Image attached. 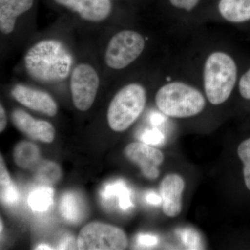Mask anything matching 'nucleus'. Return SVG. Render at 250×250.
<instances>
[{
	"instance_id": "obj_1",
	"label": "nucleus",
	"mask_w": 250,
	"mask_h": 250,
	"mask_svg": "<svg viewBox=\"0 0 250 250\" xmlns=\"http://www.w3.org/2000/svg\"><path fill=\"white\" fill-rule=\"evenodd\" d=\"M24 67L29 76L43 83L65 80L71 71L72 57L61 41L48 39L39 41L27 51Z\"/></svg>"
},
{
	"instance_id": "obj_2",
	"label": "nucleus",
	"mask_w": 250,
	"mask_h": 250,
	"mask_svg": "<svg viewBox=\"0 0 250 250\" xmlns=\"http://www.w3.org/2000/svg\"><path fill=\"white\" fill-rule=\"evenodd\" d=\"M203 79L205 94L209 103L222 104L229 98L236 85V62L225 52L210 54L204 66Z\"/></svg>"
},
{
	"instance_id": "obj_3",
	"label": "nucleus",
	"mask_w": 250,
	"mask_h": 250,
	"mask_svg": "<svg viewBox=\"0 0 250 250\" xmlns=\"http://www.w3.org/2000/svg\"><path fill=\"white\" fill-rule=\"evenodd\" d=\"M155 102L164 114L175 118L197 116L206 106L205 97L200 90L179 82L161 87L156 94Z\"/></svg>"
},
{
	"instance_id": "obj_4",
	"label": "nucleus",
	"mask_w": 250,
	"mask_h": 250,
	"mask_svg": "<svg viewBox=\"0 0 250 250\" xmlns=\"http://www.w3.org/2000/svg\"><path fill=\"white\" fill-rule=\"evenodd\" d=\"M147 93L137 83L125 85L112 99L108 106L107 121L110 128L122 132L134 124L146 106Z\"/></svg>"
},
{
	"instance_id": "obj_5",
	"label": "nucleus",
	"mask_w": 250,
	"mask_h": 250,
	"mask_svg": "<svg viewBox=\"0 0 250 250\" xmlns=\"http://www.w3.org/2000/svg\"><path fill=\"white\" fill-rule=\"evenodd\" d=\"M146 41L140 33L134 30H123L110 39L104 60L113 70H123L129 66L143 53Z\"/></svg>"
},
{
	"instance_id": "obj_6",
	"label": "nucleus",
	"mask_w": 250,
	"mask_h": 250,
	"mask_svg": "<svg viewBox=\"0 0 250 250\" xmlns=\"http://www.w3.org/2000/svg\"><path fill=\"white\" fill-rule=\"evenodd\" d=\"M128 238L121 228L93 222L81 229L77 248L81 250H121L126 249Z\"/></svg>"
},
{
	"instance_id": "obj_7",
	"label": "nucleus",
	"mask_w": 250,
	"mask_h": 250,
	"mask_svg": "<svg viewBox=\"0 0 250 250\" xmlns=\"http://www.w3.org/2000/svg\"><path fill=\"white\" fill-rule=\"evenodd\" d=\"M100 77L95 69L88 63H80L73 69L70 77L72 101L77 109L88 111L96 98Z\"/></svg>"
},
{
	"instance_id": "obj_8",
	"label": "nucleus",
	"mask_w": 250,
	"mask_h": 250,
	"mask_svg": "<svg viewBox=\"0 0 250 250\" xmlns=\"http://www.w3.org/2000/svg\"><path fill=\"white\" fill-rule=\"evenodd\" d=\"M52 4L88 22L108 19L115 9L113 0H50Z\"/></svg>"
},
{
	"instance_id": "obj_9",
	"label": "nucleus",
	"mask_w": 250,
	"mask_h": 250,
	"mask_svg": "<svg viewBox=\"0 0 250 250\" xmlns=\"http://www.w3.org/2000/svg\"><path fill=\"white\" fill-rule=\"evenodd\" d=\"M125 155L131 162L141 167L146 178L155 180L160 171L159 167L164 160L162 152L147 143H131L125 148Z\"/></svg>"
},
{
	"instance_id": "obj_10",
	"label": "nucleus",
	"mask_w": 250,
	"mask_h": 250,
	"mask_svg": "<svg viewBox=\"0 0 250 250\" xmlns=\"http://www.w3.org/2000/svg\"><path fill=\"white\" fill-rule=\"evenodd\" d=\"M185 182L176 174H167L161 182L159 192L163 211L170 218H175L182 210V194Z\"/></svg>"
},
{
	"instance_id": "obj_11",
	"label": "nucleus",
	"mask_w": 250,
	"mask_h": 250,
	"mask_svg": "<svg viewBox=\"0 0 250 250\" xmlns=\"http://www.w3.org/2000/svg\"><path fill=\"white\" fill-rule=\"evenodd\" d=\"M12 95L23 106L47 116H54L58 111L57 103L45 92L33 89L26 85H17L12 90Z\"/></svg>"
},
{
	"instance_id": "obj_12",
	"label": "nucleus",
	"mask_w": 250,
	"mask_h": 250,
	"mask_svg": "<svg viewBox=\"0 0 250 250\" xmlns=\"http://www.w3.org/2000/svg\"><path fill=\"white\" fill-rule=\"evenodd\" d=\"M12 121L21 132L31 139L44 143H51L54 141L55 130L49 122L37 121L27 112L21 109L13 111Z\"/></svg>"
},
{
	"instance_id": "obj_13",
	"label": "nucleus",
	"mask_w": 250,
	"mask_h": 250,
	"mask_svg": "<svg viewBox=\"0 0 250 250\" xmlns=\"http://www.w3.org/2000/svg\"><path fill=\"white\" fill-rule=\"evenodd\" d=\"M36 0H0V31L4 35L14 31L18 18L30 12Z\"/></svg>"
},
{
	"instance_id": "obj_14",
	"label": "nucleus",
	"mask_w": 250,
	"mask_h": 250,
	"mask_svg": "<svg viewBox=\"0 0 250 250\" xmlns=\"http://www.w3.org/2000/svg\"><path fill=\"white\" fill-rule=\"evenodd\" d=\"M218 10L222 17L228 22L250 21V0H220Z\"/></svg>"
},
{
	"instance_id": "obj_15",
	"label": "nucleus",
	"mask_w": 250,
	"mask_h": 250,
	"mask_svg": "<svg viewBox=\"0 0 250 250\" xmlns=\"http://www.w3.org/2000/svg\"><path fill=\"white\" fill-rule=\"evenodd\" d=\"M15 163L22 169L35 167L40 159V151L34 143L22 141L18 143L14 150Z\"/></svg>"
},
{
	"instance_id": "obj_16",
	"label": "nucleus",
	"mask_w": 250,
	"mask_h": 250,
	"mask_svg": "<svg viewBox=\"0 0 250 250\" xmlns=\"http://www.w3.org/2000/svg\"><path fill=\"white\" fill-rule=\"evenodd\" d=\"M102 196L106 200L118 196L119 198L120 207L124 210L128 209L132 206L129 190L123 182H116L108 184L104 188Z\"/></svg>"
},
{
	"instance_id": "obj_17",
	"label": "nucleus",
	"mask_w": 250,
	"mask_h": 250,
	"mask_svg": "<svg viewBox=\"0 0 250 250\" xmlns=\"http://www.w3.org/2000/svg\"><path fill=\"white\" fill-rule=\"evenodd\" d=\"M54 190L50 187L38 188L29 195V205L36 211H45L53 201Z\"/></svg>"
},
{
	"instance_id": "obj_18",
	"label": "nucleus",
	"mask_w": 250,
	"mask_h": 250,
	"mask_svg": "<svg viewBox=\"0 0 250 250\" xmlns=\"http://www.w3.org/2000/svg\"><path fill=\"white\" fill-rule=\"evenodd\" d=\"M60 208L62 216L69 221L75 222L81 218L82 208L80 200L72 192L64 195L61 202Z\"/></svg>"
},
{
	"instance_id": "obj_19",
	"label": "nucleus",
	"mask_w": 250,
	"mask_h": 250,
	"mask_svg": "<svg viewBox=\"0 0 250 250\" xmlns=\"http://www.w3.org/2000/svg\"><path fill=\"white\" fill-rule=\"evenodd\" d=\"M61 177V169L57 164L50 161L41 163L39 166L36 177L40 182L47 184L57 182Z\"/></svg>"
},
{
	"instance_id": "obj_20",
	"label": "nucleus",
	"mask_w": 250,
	"mask_h": 250,
	"mask_svg": "<svg viewBox=\"0 0 250 250\" xmlns=\"http://www.w3.org/2000/svg\"><path fill=\"white\" fill-rule=\"evenodd\" d=\"M238 155L243 164V177L247 188L250 190V138L245 140L238 147Z\"/></svg>"
},
{
	"instance_id": "obj_21",
	"label": "nucleus",
	"mask_w": 250,
	"mask_h": 250,
	"mask_svg": "<svg viewBox=\"0 0 250 250\" xmlns=\"http://www.w3.org/2000/svg\"><path fill=\"white\" fill-rule=\"evenodd\" d=\"M181 237L185 246L190 250L202 249V242L197 231L192 229L183 230L181 231Z\"/></svg>"
},
{
	"instance_id": "obj_22",
	"label": "nucleus",
	"mask_w": 250,
	"mask_h": 250,
	"mask_svg": "<svg viewBox=\"0 0 250 250\" xmlns=\"http://www.w3.org/2000/svg\"><path fill=\"white\" fill-rule=\"evenodd\" d=\"M14 184L10 177L2 156L1 155V159H0V190H1V192H0V195L4 193Z\"/></svg>"
},
{
	"instance_id": "obj_23",
	"label": "nucleus",
	"mask_w": 250,
	"mask_h": 250,
	"mask_svg": "<svg viewBox=\"0 0 250 250\" xmlns=\"http://www.w3.org/2000/svg\"><path fill=\"white\" fill-rule=\"evenodd\" d=\"M142 141L143 143H147L148 145L157 146V145L164 143V136L158 130H150V131H146L143 134Z\"/></svg>"
},
{
	"instance_id": "obj_24",
	"label": "nucleus",
	"mask_w": 250,
	"mask_h": 250,
	"mask_svg": "<svg viewBox=\"0 0 250 250\" xmlns=\"http://www.w3.org/2000/svg\"><path fill=\"white\" fill-rule=\"evenodd\" d=\"M239 91L242 98L250 100V68L240 80Z\"/></svg>"
},
{
	"instance_id": "obj_25",
	"label": "nucleus",
	"mask_w": 250,
	"mask_h": 250,
	"mask_svg": "<svg viewBox=\"0 0 250 250\" xmlns=\"http://www.w3.org/2000/svg\"><path fill=\"white\" fill-rule=\"evenodd\" d=\"M199 1L200 0H170L171 4L174 7L187 11H191L195 9Z\"/></svg>"
},
{
	"instance_id": "obj_26",
	"label": "nucleus",
	"mask_w": 250,
	"mask_h": 250,
	"mask_svg": "<svg viewBox=\"0 0 250 250\" xmlns=\"http://www.w3.org/2000/svg\"><path fill=\"white\" fill-rule=\"evenodd\" d=\"M138 242L145 246H153L158 243V238L152 235L141 234L138 237Z\"/></svg>"
},
{
	"instance_id": "obj_27",
	"label": "nucleus",
	"mask_w": 250,
	"mask_h": 250,
	"mask_svg": "<svg viewBox=\"0 0 250 250\" xmlns=\"http://www.w3.org/2000/svg\"><path fill=\"white\" fill-rule=\"evenodd\" d=\"M7 125V116L2 104L0 106V131L2 132Z\"/></svg>"
},
{
	"instance_id": "obj_28",
	"label": "nucleus",
	"mask_w": 250,
	"mask_h": 250,
	"mask_svg": "<svg viewBox=\"0 0 250 250\" xmlns=\"http://www.w3.org/2000/svg\"><path fill=\"white\" fill-rule=\"evenodd\" d=\"M146 199H147V201L149 202V204H152V205H158L161 203V196H158L156 194L153 193V192L148 194Z\"/></svg>"
},
{
	"instance_id": "obj_29",
	"label": "nucleus",
	"mask_w": 250,
	"mask_h": 250,
	"mask_svg": "<svg viewBox=\"0 0 250 250\" xmlns=\"http://www.w3.org/2000/svg\"><path fill=\"white\" fill-rule=\"evenodd\" d=\"M52 248H49L47 245H41V246H38L36 250H51Z\"/></svg>"
},
{
	"instance_id": "obj_30",
	"label": "nucleus",
	"mask_w": 250,
	"mask_h": 250,
	"mask_svg": "<svg viewBox=\"0 0 250 250\" xmlns=\"http://www.w3.org/2000/svg\"><path fill=\"white\" fill-rule=\"evenodd\" d=\"M113 1H116V0H113Z\"/></svg>"
}]
</instances>
